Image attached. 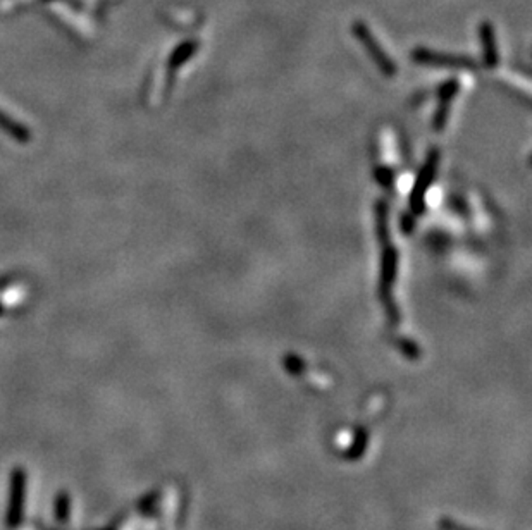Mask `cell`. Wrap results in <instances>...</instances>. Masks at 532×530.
Listing matches in <instances>:
<instances>
[{
    "mask_svg": "<svg viewBox=\"0 0 532 530\" xmlns=\"http://www.w3.org/2000/svg\"><path fill=\"white\" fill-rule=\"evenodd\" d=\"M376 228L380 243V279H379V298L383 302L386 316L393 326L400 324V312L393 300V284L396 281L398 271V252L396 246L389 241L387 231V207L384 201L376 205Z\"/></svg>",
    "mask_w": 532,
    "mask_h": 530,
    "instance_id": "1",
    "label": "cell"
},
{
    "mask_svg": "<svg viewBox=\"0 0 532 530\" xmlns=\"http://www.w3.org/2000/svg\"><path fill=\"white\" fill-rule=\"evenodd\" d=\"M438 162H439V152L436 148H432L428 154L424 165H422L421 172L417 176V181H415L414 190H412L410 195V210L412 214L421 215L425 210V193H428L429 186L432 185V179H434L436 171H438Z\"/></svg>",
    "mask_w": 532,
    "mask_h": 530,
    "instance_id": "2",
    "label": "cell"
},
{
    "mask_svg": "<svg viewBox=\"0 0 532 530\" xmlns=\"http://www.w3.org/2000/svg\"><path fill=\"white\" fill-rule=\"evenodd\" d=\"M458 88H460L458 80L445 81V83L441 84V88H439V104L438 109H436L434 121H432V126H434L436 131H443V129H445L446 121H448L450 116V107H452L453 98H455V95L458 93Z\"/></svg>",
    "mask_w": 532,
    "mask_h": 530,
    "instance_id": "3",
    "label": "cell"
},
{
    "mask_svg": "<svg viewBox=\"0 0 532 530\" xmlns=\"http://www.w3.org/2000/svg\"><path fill=\"white\" fill-rule=\"evenodd\" d=\"M415 61L421 62V64H431V66H453V67H464V66H474V62L468 61V59H460V57H452V55H439V54H431L428 51H419L415 52Z\"/></svg>",
    "mask_w": 532,
    "mask_h": 530,
    "instance_id": "4",
    "label": "cell"
},
{
    "mask_svg": "<svg viewBox=\"0 0 532 530\" xmlns=\"http://www.w3.org/2000/svg\"><path fill=\"white\" fill-rule=\"evenodd\" d=\"M401 349H403V353H405V355H408V356H414V358H415V356L419 355V349H417V346H415L414 342H412V341H408V339H403V341H401Z\"/></svg>",
    "mask_w": 532,
    "mask_h": 530,
    "instance_id": "5",
    "label": "cell"
},
{
    "mask_svg": "<svg viewBox=\"0 0 532 530\" xmlns=\"http://www.w3.org/2000/svg\"><path fill=\"white\" fill-rule=\"evenodd\" d=\"M378 179H379V183L386 185V183H389V179H391V172L386 171V169H378Z\"/></svg>",
    "mask_w": 532,
    "mask_h": 530,
    "instance_id": "6",
    "label": "cell"
}]
</instances>
